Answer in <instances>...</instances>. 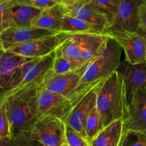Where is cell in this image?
<instances>
[{
	"instance_id": "6",
	"label": "cell",
	"mask_w": 146,
	"mask_h": 146,
	"mask_svg": "<svg viewBox=\"0 0 146 146\" xmlns=\"http://www.w3.org/2000/svg\"><path fill=\"white\" fill-rule=\"evenodd\" d=\"M81 69L64 74H54L51 72L46 78L43 88L51 93L74 98L84 95L90 89L104 81L103 80L86 88H83L81 86Z\"/></svg>"
},
{
	"instance_id": "25",
	"label": "cell",
	"mask_w": 146,
	"mask_h": 146,
	"mask_svg": "<svg viewBox=\"0 0 146 146\" xmlns=\"http://www.w3.org/2000/svg\"><path fill=\"white\" fill-rule=\"evenodd\" d=\"M17 4H21L19 0H0V10H1V21H0V31L14 27L11 19V9Z\"/></svg>"
},
{
	"instance_id": "28",
	"label": "cell",
	"mask_w": 146,
	"mask_h": 146,
	"mask_svg": "<svg viewBox=\"0 0 146 146\" xmlns=\"http://www.w3.org/2000/svg\"><path fill=\"white\" fill-rule=\"evenodd\" d=\"M9 146H45L41 143L34 139L29 132H22L12 135L10 138Z\"/></svg>"
},
{
	"instance_id": "20",
	"label": "cell",
	"mask_w": 146,
	"mask_h": 146,
	"mask_svg": "<svg viewBox=\"0 0 146 146\" xmlns=\"http://www.w3.org/2000/svg\"><path fill=\"white\" fill-rule=\"evenodd\" d=\"M101 31L92 24L74 16L65 13L63 19L61 34H101Z\"/></svg>"
},
{
	"instance_id": "38",
	"label": "cell",
	"mask_w": 146,
	"mask_h": 146,
	"mask_svg": "<svg viewBox=\"0 0 146 146\" xmlns=\"http://www.w3.org/2000/svg\"><path fill=\"white\" fill-rule=\"evenodd\" d=\"M145 64H146V57H145Z\"/></svg>"
},
{
	"instance_id": "19",
	"label": "cell",
	"mask_w": 146,
	"mask_h": 146,
	"mask_svg": "<svg viewBox=\"0 0 146 146\" xmlns=\"http://www.w3.org/2000/svg\"><path fill=\"white\" fill-rule=\"evenodd\" d=\"M64 15L65 11L63 6L61 4H56L44 10L34 20L31 27L61 34Z\"/></svg>"
},
{
	"instance_id": "29",
	"label": "cell",
	"mask_w": 146,
	"mask_h": 146,
	"mask_svg": "<svg viewBox=\"0 0 146 146\" xmlns=\"http://www.w3.org/2000/svg\"><path fill=\"white\" fill-rule=\"evenodd\" d=\"M66 139L69 146H90L86 138L68 125L66 128Z\"/></svg>"
},
{
	"instance_id": "36",
	"label": "cell",
	"mask_w": 146,
	"mask_h": 146,
	"mask_svg": "<svg viewBox=\"0 0 146 146\" xmlns=\"http://www.w3.org/2000/svg\"><path fill=\"white\" fill-rule=\"evenodd\" d=\"M68 1V0H63L62 2H63V1ZM62 2H61V3H62Z\"/></svg>"
},
{
	"instance_id": "24",
	"label": "cell",
	"mask_w": 146,
	"mask_h": 146,
	"mask_svg": "<svg viewBox=\"0 0 146 146\" xmlns=\"http://www.w3.org/2000/svg\"><path fill=\"white\" fill-rule=\"evenodd\" d=\"M85 64L81 61L70 59L61 54H56L52 73L54 74H64L73 72L81 69Z\"/></svg>"
},
{
	"instance_id": "35",
	"label": "cell",
	"mask_w": 146,
	"mask_h": 146,
	"mask_svg": "<svg viewBox=\"0 0 146 146\" xmlns=\"http://www.w3.org/2000/svg\"><path fill=\"white\" fill-rule=\"evenodd\" d=\"M61 146H69V145H68V143H65L62 144V145H61Z\"/></svg>"
},
{
	"instance_id": "18",
	"label": "cell",
	"mask_w": 146,
	"mask_h": 146,
	"mask_svg": "<svg viewBox=\"0 0 146 146\" xmlns=\"http://www.w3.org/2000/svg\"><path fill=\"white\" fill-rule=\"evenodd\" d=\"M36 58H28L10 51L1 50L0 55V88L3 90L17 70L24 64Z\"/></svg>"
},
{
	"instance_id": "7",
	"label": "cell",
	"mask_w": 146,
	"mask_h": 146,
	"mask_svg": "<svg viewBox=\"0 0 146 146\" xmlns=\"http://www.w3.org/2000/svg\"><path fill=\"white\" fill-rule=\"evenodd\" d=\"M107 34L115 39L125 52V61L135 65L145 63L146 38L137 31L108 29Z\"/></svg>"
},
{
	"instance_id": "10",
	"label": "cell",
	"mask_w": 146,
	"mask_h": 146,
	"mask_svg": "<svg viewBox=\"0 0 146 146\" xmlns=\"http://www.w3.org/2000/svg\"><path fill=\"white\" fill-rule=\"evenodd\" d=\"M66 34H58L40 37L14 46L5 51L28 58H41L54 52L64 40Z\"/></svg>"
},
{
	"instance_id": "33",
	"label": "cell",
	"mask_w": 146,
	"mask_h": 146,
	"mask_svg": "<svg viewBox=\"0 0 146 146\" xmlns=\"http://www.w3.org/2000/svg\"><path fill=\"white\" fill-rule=\"evenodd\" d=\"M10 138H0V146H9Z\"/></svg>"
},
{
	"instance_id": "34",
	"label": "cell",
	"mask_w": 146,
	"mask_h": 146,
	"mask_svg": "<svg viewBox=\"0 0 146 146\" xmlns=\"http://www.w3.org/2000/svg\"><path fill=\"white\" fill-rule=\"evenodd\" d=\"M54 1H55L56 3H57V4H61V2H62L63 0H53Z\"/></svg>"
},
{
	"instance_id": "16",
	"label": "cell",
	"mask_w": 146,
	"mask_h": 146,
	"mask_svg": "<svg viewBox=\"0 0 146 146\" xmlns=\"http://www.w3.org/2000/svg\"><path fill=\"white\" fill-rule=\"evenodd\" d=\"M125 132V120H116L104 127L91 140L90 146H119Z\"/></svg>"
},
{
	"instance_id": "23",
	"label": "cell",
	"mask_w": 146,
	"mask_h": 146,
	"mask_svg": "<svg viewBox=\"0 0 146 146\" xmlns=\"http://www.w3.org/2000/svg\"><path fill=\"white\" fill-rule=\"evenodd\" d=\"M104 128L101 118L98 113L96 107V104L88 113L84 123V131H85L86 139L88 142H91V140Z\"/></svg>"
},
{
	"instance_id": "30",
	"label": "cell",
	"mask_w": 146,
	"mask_h": 146,
	"mask_svg": "<svg viewBox=\"0 0 146 146\" xmlns=\"http://www.w3.org/2000/svg\"><path fill=\"white\" fill-rule=\"evenodd\" d=\"M11 131L5 108L0 104V138H11Z\"/></svg>"
},
{
	"instance_id": "31",
	"label": "cell",
	"mask_w": 146,
	"mask_h": 146,
	"mask_svg": "<svg viewBox=\"0 0 146 146\" xmlns=\"http://www.w3.org/2000/svg\"><path fill=\"white\" fill-rule=\"evenodd\" d=\"M19 1L21 4H28L42 10L50 8L57 4L53 0H19Z\"/></svg>"
},
{
	"instance_id": "14",
	"label": "cell",
	"mask_w": 146,
	"mask_h": 146,
	"mask_svg": "<svg viewBox=\"0 0 146 146\" xmlns=\"http://www.w3.org/2000/svg\"><path fill=\"white\" fill-rule=\"evenodd\" d=\"M103 81L83 96L65 121L66 125L79 133L85 138H86V136L84 131V123L88 113L96 104L97 89L101 85Z\"/></svg>"
},
{
	"instance_id": "3",
	"label": "cell",
	"mask_w": 146,
	"mask_h": 146,
	"mask_svg": "<svg viewBox=\"0 0 146 146\" xmlns=\"http://www.w3.org/2000/svg\"><path fill=\"white\" fill-rule=\"evenodd\" d=\"M121 49L118 43L110 37L102 54L81 68V87L86 88L105 80L118 71L121 64Z\"/></svg>"
},
{
	"instance_id": "37",
	"label": "cell",
	"mask_w": 146,
	"mask_h": 146,
	"mask_svg": "<svg viewBox=\"0 0 146 146\" xmlns=\"http://www.w3.org/2000/svg\"><path fill=\"white\" fill-rule=\"evenodd\" d=\"M123 138H124V137H123ZM121 144H122V142H121V145H120L119 146H121Z\"/></svg>"
},
{
	"instance_id": "1",
	"label": "cell",
	"mask_w": 146,
	"mask_h": 146,
	"mask_svg": "<svg viewBox=\"0 0 146 146\" xmlns=\"http://www.w3.org/2000/svg\"><path fill=\"white\" fill-rule=\"evenodd\" d=\"M43 84H31L1 93L0 104L5 108L11 136L29 131L38 120L37 98Z\"/></svg>"
},
{
	"instance_id": "8",
	"label": "cell",
	"mask_w": 146,
	"mask_h": 146,
	"mask_svg": "<svg viewBox=\"0 0 146 146\" xmlns=\"http://www.w3.org/2000/svg\"><path fill=\"white\" fill-rule=\"evenodd\" d=\"M66 125L61 119L46 117L38 119L29 131L30 135L45 146H61L66 143Z\"/></svg>"
},
{
	"instance_id": "15",
	"label": "cell",
	"mask_w": 146,
	"mask_h": 146,
	"mask_svg": "<svg viewBox=\"0 0 146 146\" xmlns=\"http://www.w3.org/2000/svg\"><path fill=\"white\" fill-rule=\"evenodd\" d=\"M118 71L122 74L125 79L128 101L135 89L146 87L145 63L133 65L125 60L121 64Z\"/></svg>"
},
{
	"instance_id": "32",
	"label": "cell",
	"mask_w": 146,
	"mask_h": 146,
	"mask_svg": "<svg viewBox=\"0 0 146 146\" xmlns=\"http://www.w3.org/2000/svg\"><path fill=\"white\" fill-rule=\"evenodd\" d=\"M138 32L143 35L146 38V3L143 5L140 11Z\"/></svg>"
},
{
	"instance_id": "4",
	"label": "cell",
	"mask_w": 146,
	"mask_h": 146,
	"mask_svg": "<svg viewBox=\"0 0 146 146\" xmlns=\"http://www.w3.org/2000/svg\"><path fill=\"white\" fill-rule=\"evenodd\" d=\"M55 51L46 56L36 58L20 66L1 93L19 89L31 84H43L51 74Z\"/></svg>"
},
{
	"instance_id": "11",
	"label": "cell",
	"mask_w": 146,
	"mask_h": 146,
	"mask_svg": "<svg viewBox=\"0 0 146 146\" xmlns=\"http://www.w3.org/2000/svg\"><path fill=\"white\" fill-rule=\"evenodd\" d=\"M145 3L146 0H121L108 29L138 32L140 11Z\"/></svg>"
},
{
	"instance_id": "13",
	"label": "cell",
	"mask_w": 146,
	"mask_h": 146,
	"mask_svg": "<svg viewBox=\"0 0 146 146\" xmlns=\"http://www.w3.org/2000/svg\"><path fill=\"white\" fill-rule=\"evenodd\" d=\"M58 34L54 31L41 29L33 27H12L0 31V50H7L14 46L27 41L46 36Z\"/></svg>"
},
{
	"instance_id": "12",
	"label": "cell",
	"mask_w": 146,
	"mask_h": 146,
	"mask_svg": "<svg viewBox=\"0 0 146 146\" xmlns=\"http://www.w3.org/2000/svg\"><path fill=\"white\" fill-rule=\"evenodd\" d=\"M126 131H146V87L135 89L128 101Z\"/></svg>"
},
{
	"instance_id": "17",
	"label": "cell",
	"mask_w": 146,
	"mask_h": 146,
	"mask_svg": "<svg viewBox=\"0 0 146 146\" xmlns=\"http://www.w3.org/2000/svg\"><path fill=\"white\" fill-rule=\"evenodd\" d=\"M110 37L111 36L107 33L81 34L82 44L81 62L86 64L102 54Z\"/></svg>"
},
{
	"instance_id": "21",
	"label": "cell",
	"mask_w": 146,
	"mask_h": 146,
	"mask_svg": "<svg viewBox=\"0 0 146 146\" xmlns=\"http://www.w3.org/2000/svg\"><path fill=\"white\" fill-rule=\"evenodd\" d=\"M44 10L28 4H17L11 11L14 27H31Z\"/></svg>"
},
{
	"instance_id": "27",
	"label": "cell",
	"mask_w": 146,
	"mask_h": 146,
	"mask_svg": "<svg viewBox=\"0 0 146 146\" xmlns=\"http://www.w3.org/2000/svg\"><path fill=\"white\" fill-rule=\"evenodd\" d=\"M121 146H146V131H126Z\"/></svg>"
},
{
	"instance_id": "9",
	"label": "cell",
	"mask_w": 146,
	"mask_h": 146,
	"mask_svg": "<svg viewBox=\"0 0 146 146\" xmlns=\"http://www.w3.org/2000/svg\"><path fill=\"white\" fill-rule=\"evenodd\" d=\"M65 13L87 21L100 30L106 33L111 26L106 16L99 11L90 0H68L61 3Z\"/></svg>"
},
{
	"instance_id": "2",
	"label": "cell",
	"mask_w": 146,
	"mask_h": 146,
	"mask_svg": "<svg viewBox=\"0 0 146 146\" xmlns=\"http://www.w3.org/2000/svg\"><path fill=\"white\" fill-rule=\"evenodd\" d=\"M96 104L104 128L116 120H125L128 106L126 86L119 71L106 78L98 87Z\"/></svg>"
},
{
	"instance_id": "26",
	"label": "cell",
	"mask_w": 146,
	"mask_h": 146,
	"mask_svg": "<svg viewBox=\"0 0 146 146\" xmlns=\"http://www.w3.org/2000/svg\"><path fill=\"white\" fill-rule=\"evenodd\" d=\"M91 2L112 23L121 0H90ZM111 27V26H110Z\"/></svg>"
},
{
	"instance_id": "5",
	"label": "cell",
	"mask_w": 146,
	"mask_h": 146,
	"mask_svg": "<svg viewBox=\"0 0 146 146\" xmlns=\"http://www.w3.org/2000/svg\"><path fill=\"white\" fill-rule=\"evenodd\" d=\"M84 95L74 98H67L61 95L49 92L44 89L42 86L38 91L37 98L38 119L46 117H53L61 119L65 123L66 119L74 107Z\"/></svg>"
},
{
	"instance_id": "22",
	"label": "cell",
	"mask_w": 146,
	"mask_h": 146,
	"mask_svg": "<svg viewBox=\"0 0 146 146\" xmlns=\"http://www.w3.org/2000/svg\"><path fill=\"white\" fill-rule=\"evenodd\" d=\"M55 52L56 54H61L70 59L81 61L82 52L81 34H66L65 38L61 45L56 48Z\"/></svg>"
}]
</instances>
